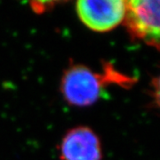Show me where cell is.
Here are the masks:
<instances>
[{
  "label": "cell",
  "mask_w": 160,
  "mask_h": 160,
  "mask_svg": "<svg viewBox=\"0 0 160 160\" xmlns=\"http://www.w3.org/2000/svg\"><path fill=\"white\" fill-rule=\"evenodd\" d=\"M104 72L99 73L85 64H71L63 72L61 92L71 106L89 107L102 96L105 88L111 84L129 87L134 79L114 69L110 63L104 64Z\"/></svg>",
  "instance_id": "1"
},
{
  "label": "cell",
  "mask_w": 160,
  "mask_h": 160,
  "mask_svg": "<svg viewBox=\"0 0 160 160\" xmlns=\"http://www.w3.org/2000/svg\"><path fill=\"white\" fill-rule=\"evenodd\" d=\"M159 9L158 0L126 1L123 22L132 39L159 49Z\"/></svg>",
  "instance_id": "2"
},
{
  "label": "cell",
  "mask_w": 160,
  "mask_h": 160,
  "mask_svg": "<svg viewBox=\"0 0 160 160\" xmlns=\"http://www.w3.org/2000/svg\"><path fill=\"white\" fill-rule=\"evenodd\" d=\"M126 1L123 0H80L76 11L80 21L96 32H108L123 22Z\"/></svg>",
  "instance_id": "3"
},
{
  "label": "cell",
  "mask_w": 160,
  "mask_h": 160,
  "mask_svg": "<svg viewBox=\"0 0 160 160\" xmlns=\"http://www.w3.org/2000/svg\"><path fill=\"white\" fill-rule=\"evenodd\" d=\"M59 150L62 160H102L103 157L100 138L92 128L85 126L67 132Z\"/></svg>",
  "instance_id": "4"
},
{
  "label": "cell",
  "mask_w": 160,
  "mask_h": 160,
  "mask_svg": "<svg viewBox=\"0 0 160 160\" xmlns=\"http://www.w3.org/2000/svg\"><path fill=\"white\" fill-rule=\"evenodd\" d=\"M55 4H57V2H50V1H47V2H32L30 3V6L32 10L37 12V13H43V12H46L49 9L52 8Z\"/></svg>",
  "instance_id": "5"
}]
</instances>
